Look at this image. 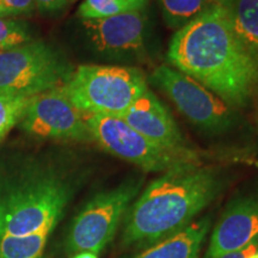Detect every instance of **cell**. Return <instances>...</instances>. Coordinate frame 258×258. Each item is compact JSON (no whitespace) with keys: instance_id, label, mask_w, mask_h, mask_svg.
Masks as SVG:
<instances>
[{"instance_id":"obj_1","label":"cell","mask_w":258,"mask_h":258,"mask_svg":"<svg viewBox=\"0 0 258 258\" xmlns=\"http://www.w3.org/2000/svg\"><path fill=\"white\" fill-rule=\"evenodd\" d=\"M167 60L228 105H244L258 85V63L234 32L222 0L176 31Z\"/></svg>"},{"instance_id":"obj_2","label":"cell","mask_w":258,"mask_h":258,"mask_svg":"<svg viewBox=\"0 0 258 258\" xmlns=\"http://www.w3.org/2000/svg\"><path fill=\"white\" fill-rule=\"evenodd\" d=\"M222 185L220 172L200 163L165 171L129 206L122 243L145 250L184 230L214 201Z\"/></svg>"},{"instance_id":"obj_3","label":"cell","mask_w":258,"mask_h":258,"mask_svg":"<svg viewBox=\"0 0 258 258\" xmlns=\"http://www.w3.org/2000/svg\"><path fill=\"white\" fill-rule=\"evenodd\" d=\"M71 196V183L51 167L34 160L0 163V237L56 226Z\"/></svg>"},{"instance_id":"obj_4","label":"cell","mask_w":258,"mask_h":258,"mask_svg":"<svg viewBox=\"0 0 258 258\" xmlns=\"http://www.w3.org/2000/svg\"><path fill=\"white\" fill-rule=\"evenodd\" d=\"M62 89L83 114L121 117L148 86L135 67L82 64Z\"/></svg>"},{"instance_id":"obj_5","label":"cell","mask_w":258,"mask_h":258,"mask_svg":"<svg viewBox=\"0 0 258 258\" xmlns=\"http://www.w3.org/2000/svg\"><path fill=\"white\" fill-rule=\"evenodd\" d=\"M72 72L53 47L31 40L0 50V95L35 97L63 86Z\"/></svg>"},{"instance_id":"obj_6","label":"cell","mask_w":258,"mask_h":258,"mask_svg":"<svg viewBox=\"0 0 258 258\" xmlns=\"http://www.w3.org/2000/svg\"><path fill=\"white\" fill-rule=\"evenodd\" d=\"M141 182L125 180L114 189L97 194L73 219L66 237L69 252L98 254L112 240L129 206L140 191Z\"/></svg>"},{"instance_id":"obj_7","label":"cell","mask_w":258,"mask_h":258,"mask_svg":"<svg viewBox=\"0 0 258 258\" xmlns=\"http://www.w3.org/2000/svg\"><path fill=\"white\" fill-rule=\"evenodd\" d=\"M92 140L106 152L148 172H165L173 167L200 163L198 153H179L153 144L121 117L85 115Z\"/></svg>"},{"instance_id":"obj_8","label":"cell","mask_w":258,"mask_h":258,"mask_svg":"<svg viewBox=\"0 0 258 258\" xmlns=\"http://www.w3.org/2000/svg\"><path fill=\"white\" fill-rule=\"evenodd\" d=\"M152 82L166 93L180 114L203 131L224 132L232 124L227 103L188 74L160 64L151 76Z\"/></svg>"},{"instance_id":"obj_9","label":"cell","mask_w":258,"mask_h":258,"mask_svg":"<svg viewBox=\"0 0 258 258\" xmlns=\"http://www.w3.org/2000/svg\"><path fill=\"white\" fill-rule=\"evenodd\" d=\"M21 127L38 138L92 140L85 114L73 105L62 86L32 97L22 116Z\"/></svg>"},{"instance_id":"obj_10","label":"cell","mask_w":258,"mask_h":258,"mask_svg":"<svg viewBox=\"0 0 258 258\" xmlns=\"http://www.w3.org/2000/svg\"><path fill=\"white\" fill-rule=\"evenodd\" d=\"M83 27L96 51L116 59H128L144 49L147 16L145 10L128 12L83 21Z\"/></svg>"},{"instance_id":"obj_11","label":"cell","mask_w":258,"mask_h":258,"mask_svg":"<svg viewBox=\"0 0 258 258\" xmlns=\"http://www.w3.org/2000/svg\"><path fill=\"white\" fill-rule=\"evenodd\" d=\"M258 237V191L234 199L213 228L205 258H219Z\"/></svg>"},{"instance_id":"obj_12","label":"cell","mask_w":258,"mask_h":258,"mask_svg":"<svg viewBox=\"0 0 258 258\" xmlns=\"http://www.w3.org/2000/svg\"><path fill=\"white\" fill-rule=\"evenodd\" d=\"M121 118L158 146L173 152L195 153L186 146L172 115L150 89L139 97Z\"/></svg>"},{"instance_id":"obj_13","label":"cell","mask_w":258,"mask_h":258,"mask_svg":"<svg viewBox=\"0 0 258 258\" xmlns=\"http://www.w3.org/2000/svg\"><path fill=\"white\" fill-rule=\"evenodd\" d=\"M211 219L192 221L184 230L143 250L133 258H200Z\"/></svg>"},{"instance_id":"obj_14","label":"cell","mask_w":258,"mask_h":258,"mask_svg":"<svg viewBox=\"0 0 258 258\" xmlns=\"http://www.w3.org/2000/svg\"><path fill=\"white\" fill-rule=\"evenodd\" d=\"M232 28L258 63V0H222Z\"/></svg>"},{"instance_id":"obj_15","label":"cell","mask_w":258,"mask_h":258,"mask_svg":"<svg viewBox=\"0 0 258 258\" xmlns=\"http://www.w3.org/2000/svg\"><path fill=\"white\" fill-rule=\"evenodd\" d=\"M55 226H47L27 235L0 237V258H41Z\"/></svg>"},{"instance_id":"obj_16","label":"cell","mask_w":258,"mask_h":258,"mask_svg":"<svg viewBox=\"0 0 258 258\" xmlns=\"http://www.w3.org/2000/svg\"><path fill=\"white\" fill-rule=\"evenodd\" d=\"M150 0H84L78 9L83 21L112 17L134 11H144Z\"/></svg>"},{"instance_id":"obj_17","label":"cell","mask_w":258,"mask_h":258,"mask_svg":"<svg viewBox=\"0 0 258 258\" xmlns=\"http://www.w3.org/2000/svg\"><path fill=\"white\" fill-rule=\"evenodd\" d=\"M212 3L213 0H159L164 21L176 30L201 15Z\"/></svg>"},{"instance_id":"obj_18","label":"cell","mask_w":258,"mask_h":258,"mask_svg":"<svg viewBox=\"0 0 258 258\" xmlns=\"http://www.w3.org/2000/svg\"><path fill=\"white\" fill-rule=\"evenodd\" d=\"M32 97L0 95V141L22 120Z\"/></svg>"},{"instance_id":"obj_19","label":"cell","mask_w":258,"mask_h":258,"mask_svg":"<svg viewBox=\"0 0 258 258\" xmlns=\"http://www.w3.org/2000/svg\"><path fill=\"white\" fill-rule=\"evenodd\" d=\"M31 41L28 24L14 18H0V50L11 49Z\"/></svg>"},{"instance_id":"obj_20","label":"cell","mask_w":258,"mask_h":258,"mask_svg":"<svg viewBox=\"0 0 258 258\" xmlns=\"http://www.w3.org/2000/svg\"><path fill=\"white\" fill-rule=\"evenodd\" d=\"M36 10L34 0H0V18L29 15Z\"/></svg>"},{"instance_id":"obj_21","label":"cell","mask_w":258,"mask_h":258,"mask_svg":"<svg viewBox=\"0 0 258 258\" xmlns=\"http://www.w3.org/2000/svg\"><path fill=\"white\" fill-rule=\"evenodd\" d=\"M256 253H258V237L251 240L249 244L245 245L241 249L231 251V252L225 253L224 256L219 258H249Z\"/></svg>"},{"instance_id":"obj_22","label":"cell","mask_w":258,"mask_h":258,"mask_svg":"<svg viewBox=\"0 0 258 258\" xmlns=\"http://www.w3.org/2000/svg\"><path fill=\"white\" fill-rule=\"evenodd\" d=\"M35 6L43 14H53L61 11L67 5L69 0H34Z\"/></svg>"},{"instance_id":"obj_23","label":"cell","mask_w":258,"mask_h":258,"mask_svg":"<svg viewBox=\"0 0 258 258\" xmlns=\"http://www.w3.org/2000/svg\"><path fill=\"white\" fill-rule=\"evenodd\" d=\"M72 258H98V256L93 252H89V251H83V252L74 253Z\"/></svg>"},{"instance_id":"obj_24","label":"cell","mask_w":258,"mask_h":258,"mask_svg":"<svg viewBox=\"0 0 258 258\" xmlns=\"http://www.w3.org/2000/svg\"><path fill=\"white\" fill-rule=\"evenodd\" d=\"M254 258H258V253H256V254H254Z\"/></svg>"},{"instance_id":"obj_25","label":"cell","mask_w":258,"mask_h":258,"mask_svg":"<svg viewBox=\"0 0 258 258\" xmlns=\"http://www.w3.org/2000/svg\"><path fill=\"white\" fill-rule=\"evenodd\" d=\"M249 258H254V254H253V256H251V257H249Z\"/></svg>"},{"instance_id":"obj_26","label":"cell","mask_w":258,"mask_h":258,"mask_svg":"<svg viewBox=\"0 0 258 258\" xmlns=\"http://www.w3.org/2000/svg\"><path fill=\"white\" fill-rule=\"evenodd\" d=\"M69 2H76V0H69Z\"/></svg>"},{"instance_id":"obj_27","label":"cell","mask_w":258,"mask_h":258,"mask_svg":"<svg viewBox=\"0 0 258 258\" xmlns=\"http://www.w3.org/2000/svg\"><path fill=\"white\" fill-rule=\"evenodd\" d=\"M213 2H214V0H213Z\"/></svg>"}]
</instances>
